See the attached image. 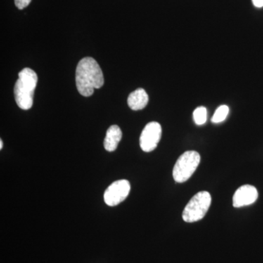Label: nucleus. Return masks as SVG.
<instances>
[{"label":"nucleus","instance_id":"nucleus-10","mask_svg":"<svg viewBox=\"0 0 263 263\" xmlns=\"http://www.w3.org/2000/svg\"><path fill=\"white\" fill-rule=\"evenodd\" d=\"M193 119L197 125H202L207 121V109L200 106L194 110Z\"/></svg>","mask_w":263,"mask_h":263},{"label":"nucleus","instance_id":"nucleus-1","mask_svg":"<svg viewBox=\"0 0 263 263\" xmlns=\"http://www.w3.org/2000/svg\"><path fill=\"white\" fill-rule=\"evenodd\" d=\"M76 86L82 96H91L95 89L104 84L103 71L92 57H85L78 64L76 72Z\"/></svg>","mask_w":263,"mask_h":263},{"label":"nucleus","instance_id":"nucleus-12","mask_svg":"<svg viewBox=\"0 0 263 263\" xmlns=\"http://www.w3.org/2000/svg\"><path fill=\"white\" fill-rule=\"evenodd\" d=\"M32 0H15V4L19 10H23L30 4Z\"/></svg>","mask_w":263,"mask_h":263},{"label":"nucleus","instance_id":"nucleus-14","mask_svg":"<svg viewBox=\"0 0 263 263\" xmlns=\"http://www.w3.org/2000/svg\"><path fill=\"white\" fill-rule=\"evenodd\" d=\"M3 140H0V149H3Z\"/></svg>","mask_w":263,"mask_h":263},{"label":"nucleus","instance_id":"nucleus-8","mask_svg":"<svg viewBox=\"0 0 263 263\" xmlns=\"http://www.w3.org/2000/svg\"><path fill=\"white\" fill-rule=\"evenodd\" d=\"M148 103V95H147L146 91L142 88L133 91L128 97V105L133 110H142L146 106Z\"/></svg>","mask_w":263,"mask_h":263},{"label":"nucleus","instance_id":"nucleus-6","mask_svg":"<svg viewBox=\"0 0 263 263\" xmlns=\"http://www.w3.org/2000/svg\"><path fill=\"white\" fill-rule=\"evenodd\" d=\"M162 137V127L158 122L148 123L142 131L140 146L145 152H151L157 148Z\"/></svg>","mask_w":263,"mask_h":263},{"label":"nucleus","instance_id":"nucleus-11","mask_svg":"<svg viewBox=\"0 0 263 263\" xmlns=\"http://www.w3.org/2000/svg\"><path fill=\"white\" fill-rule=\"evenodd\" d=\"M229 114V108L226 105H221L216 109L215 113L213 116L212 122L213 123H220L226 120L227 117Z\"/></svg>","mask_w":263,"mask_h":263},{"label":"nucleus","instance_id":"nucleus-4","mask_svg":"<svg viewBox=\"0 0 263 263\" xmlns=\"http://www.w3.org/2000/svg\"><path fill=\"white\" fill-rule=\"evenodd\" d=\"M200 162V155L195 151H188L180 156L173 170V176L177 183H183L190 179Z\"/></svg>","mask_w":263,"mask_h":263},{"label":"nucleus","instance_id":"nucleus-9","mask_svg":"<svg viewBox=\"0 0 263 263\" xmlns=\"http://www.w3.org/2000/svg\"><path fill=\"white\" fill-rule=\"evenodd\" d=\"M122 138V132L117 125H112L107 130L104 141V147L108 152H114L117 149L119 142Z\"/></svg>","mask_w":263,"mask_h":263},{"label":"nucleus","instance_id":"nucleus-5","mask_svg":"<svg viewBox=\"0 0 263 263\" xmlns=\"http://www.w3.org/2000/svg\"><path fill=\"white\" fill-rule=\"evenodd\" d=\"M130 192L127 180H119L110 185L104 193V200L109 206H116L124 201Z\"/></svg>","mask_w":263,"mask_h":263},{"label":"nucleus","instance_id":"nucleus-7","mask_svg":"<svg viewBox=\"0 0 263 263\" xmlns=\"http://www.w3.org/2000/svg\"><path fill=\"white\" fill-rule=\"evenodd\" d=\"M258 197L257 189L252 185H243L235 191L233 204L235 208H241L252 205Z\"/></svg>","mask_w":263,"mask_h":263},{"label":"nucleus","instance_id":"nucleus-2","mask_svg":"<svg viewBox=\"0 0 263 263\" xmlns=\"http://www.w3.org/2000/svg\"><path fill=\"white\" fill-rule=\"evenodd\" d=\"M37 79V74L32 69L24 68L19 72L14 87L15 100L19 108L23 110L32 108Z\"/></svg>","mask_w":263,"mask_h":263},{"label":"nucleus","instance_id":"nucleus-3","mask_svg":"<svg viewBox=\"0 0 263 263\" xmlns=\"http://www.w3.org/2000/svg\"><path fill=\"white\" fill-rule=\"evenodd\" d=\"M212 203V197L208 192H200L190 200L183 210V221L191 223L201 220Z\"/></svg>","mask_w":263,"mask_h":263},{"label":"nucleus","instance_id":"nucleus-13","mask_svg":"<svg viewBox=\"0 0 263 263\" xmlns=\"http://www.w3.org/2000/svg\"><path fill=\"white\" fill-rule=\"evenodd\" d=\"M252 3L256 8H262L263 7V0H252Z\"/></svg>","mask_w":263,"mask_h":263}]
</instances>
